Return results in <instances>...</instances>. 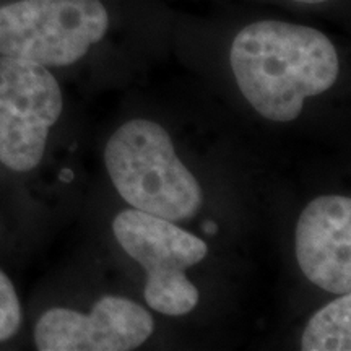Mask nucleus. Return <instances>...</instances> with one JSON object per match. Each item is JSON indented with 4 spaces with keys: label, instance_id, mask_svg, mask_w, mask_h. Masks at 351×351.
I'll return each mask as SVG.
<instances>
[{
    "label": "nucleus",
    "instance_id": "obj_6",
    "mask_svg": "<svg viewBox=\"0 0 351 351\" xmlns=\"http://www.w3.org/2000/svg\"><path fill=\"white\" fill-rule=\"evenodd\" d=\"M153 328V317L138 302L103 296L90 314L46 311L34 328V343L41 351H129L150 339Z\"/></svg>",
    "mask_w": 351,
    "mask_h": 351
},
{
    "label": "nucleus",
    "instance_id": "obj_9",
    "mask_svg": "<svg viewBox=\"0 0 351 351\" xmlns=\"http://www.w3.org/2000/svg\"><path fill=\"white\" fill-rule=\"evenodd\" d=\"M21 324V306L12 280L0 270V341L12 339Z\"/></svg>",
    "mask_w": 351,
    "mask_h": 351
},
{
    "label": "nucleus",
    "instance_id": "obj_8",
    "mask_svg": "<svg viewBox=\"0 0 351 351\" xmlns=\"http://www.w3.org/2000/svg\"><path fill=\"white\" fill-rule=\"evenodd\" d=\"M304 351L351 350V296L343 293L335 301L319 309L302 332Z\"/></svg>",
    "mask_w": 351,
    "mask_h": 351
},
{
    "label": "nucleus",
    "instance_id": "obj_1",
    "mask_svg": "<svg viewBox=\"0 0 351 351\" xmlns=\"http://www.w3.org/2000/svg\"><path fill=\"white\" fill-rule=\"evenodd\" d=\"M230 64L249 104L274 122H291L307 98L335 85L340 59L319 29L282 20L244 26L232 39Z\"/></svg>",
    "mask_w": 351,
    "mask_h": 351
},
{
    "label": "nucleus",
    "instance_id": "obj_12",
    "mask_svg": "<svg viewBox=\"0 0 351 351\" xmlns=\"http://www.w3.org/2000/svg\"><path fill=\"white\" fill-rule=\"evenodd\" d=\"M60 179H62V181H65V182H70L73 179V171L64 169L62 173H60Z\"/></svg>",
    "mask_w": 351,
    "mask_h": 351
},
{
    "label": "nucleus",
    "instance_id": "obj_5",
    "mask_svg": "<svg viewBox=\"0 0 351 351\" xmlns=\"http://www.w3.org/2000/svg\"><path fill=\"white\" fill-rule=\"evenodd\" d=\"M64 101L44 65L0 56V163L28 173L41 163Z\"/></svg>",
    "mask_w": 351,
    "mask_h": 351
},
{
    "label": "nucleus",
    "instance_id": "obj_7",
    "mask_svg": "<svg viewBox=\"0 0 351 351\" xmlns=\"http://www.w3.org/2000/svg\"><path fill=\"white\" fill-rule=\"evenodd\" d=\"M295 249L309 282L328 293L351 289V200L322 195L302 210L296 223Z\"/></svg>",
    "mask_w": 351,
    "mask_h": 351
},
{
    "label": "nucleus",
    "instance_id": "obj_10",
    "mask_svg": "<svg viewBox=\"0 0 351 351\" xmlns=\"http://www.w3.org/2000/svg\"><path fill=\"white\" fill-rule=\"evenodd\" d=\"M204 231L207 232V234L212 236V234H215V232L218 231V225H217V223H215V221H207V223H205V225H204Z\"/></svg>",
    "mask_w": 351,
    "mask_h": 351
},
{
    "label": "nucleus",
    "instance_id": "obj_3",
    "mask_svg": "<svg viewBox=\"0 0 351 351\" xmlns=\"http://www.w3.org/2000/svg\"><path fill=\"white\" fill-rule=\"evenodd\" d=\"M108 29L109 13L101 0H12L0 5V56L67 67Z\"/></svg>",
    "mask_w": 351,
    "mask_h": 351
},
{
    "label": "nucleus",
    "instance_id": "obj_4",
    "mask_svg": "<svg viewBox=\"0 0 351 351\" xmlns=\"http://www.w3.org/2000/svg\"><path fill=\"white\" fill-rule=\"evenodd\" d=\"M112 232L121 247L147 271L145 301L153 311L176 317L195 309L200 295L186 270L207 257L204 241L174 221L137 208L117 215Z\"/></svg>",
    "mask_w": 351,
    "mask_h": 351
},
{
    "label": "nucleus",
    "instance_id": "obj_2",
    "mask_svg": "<svg viewBox=\"0 0 351 351\" xmlns=\"http://www.w3.org/2000/svg\"><path fill=\"white\" fill-rule=\"evenodd\" d=\"M104 163L119 195L132 208L182 221L204 202L195 176L176 155L163 125L147 119L122 124L108 140Z\"/></svg>",
    "mask_w": 351,
    "mask_h": 351
},
{
    "label": "nucleus",
    "instance_id": "obj_11",
    "mask_svg": "<svg viewBox=\"0 0 351 351\" xmlns=\"http://www.w3.org/2000/svg\"><path fill=\"white\" fill-rule=\"evenodd\" d=\"M296 3H304V5H317V3H326L328 0H293Z\"/></svg>",
    "mask_w": 351,
    "mask_h": 351
}]
</instances>
